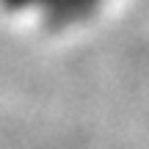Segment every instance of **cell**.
<instances>
[{"label": "cell", "instance_id": "cell-1", "mask_svg": "<svg viewBox=\"0 0 149 149\" xmlns=\"http://www.w3.org/2000/svg\"><path fill=\"white\" fill-rule=\"evenodd\" d=\"M6 6H44V8H53L55 22H72L77 17H86L91 8H94L100 0H3Z\"/></svg>", "mask_w": 149, "mask_h": 149}]
</instances>
